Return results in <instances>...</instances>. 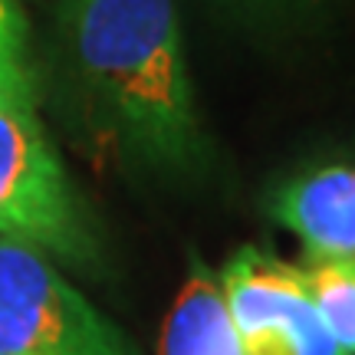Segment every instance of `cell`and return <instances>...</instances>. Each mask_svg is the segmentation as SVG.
<instances>
[{"instance_id": "obj_9", "label": "cell", "mask_w": 355, "mask_h": 355, "mask_svg": "<svg viewBox=\"0 0 355 355\" xmlns=\"http://www.w3.org/2000/svg\"><path fill=\"white\" fill-rule=\"evenodd\" d=\"M230 3H243V7H263V10H279V7H290L300 0H230Z\"/></svg>"}, {"instance_id": "obj_2", "label": "cell", "mask_w": 355, "mask_h": 355, "mask_svg": "<svg viewBox=\"0 0 355 355\" xmlns=\"http://www.w3.org/2000/svg\"><path fill=\"white\" fill-rule=\"evenodd\" d=\"M0 237L50 260L92 270L99 237L63 162L43 135L37 112L0 105Z\"/></svg>"}, {"instance_id": "obj_8", "label": "cell", "mask_w": 355, "mask_h": 355, "mask_svg": "<svg viewBox=\"0 0 355 355\" xmlns=\"http://www.w3.org/2000/svg\"><path fill=\"white\" fill-rule=\"evenodd\" d=\"M0 105L37 112V79L30 66V33L17 0H0Z\"/></svg>"}, {"instance_id": "obj_3", "label": "cell", "mask_w": 355, "mask_h": 355, "mask_svg": "<svg viewBox=\"0 0 355 355\" xmlns=\"http://www.w3.org/2000/svg\"><path fill=\"white\" fill-rule=\"evenodd\" d=\"M0 355H139L46 254L0 237Z\"/></svg>"}, {"instance_id": "obj_5", "label": "cell", "mask_w": 355, "mask_h": 355, "mask_svg": "<svg viewBox=\"0 0 355 355\" xmlns=\"http://www.w3.org/2000/svg\"><path fill=\"white\" fill-rule=\"evenodd\" d=\"M270 214L296 234L303 260H355V158L286 178L270 198Z\"/></svg>"}, {"instance_id": "obj_1", "label": "cell", "mask_w": 355, "mask_h": 355, "mask_svg": "<svg viewBox=\"0 0 355 355\" xmlns=\"http://www.w3.org/2000/svg\"><path fill=\"white\" fill-rule=\"evenodd\" d=\"M73 86L105 139L155 171H191L207 141L175 0H60Z\"/></svg>"}, {"instance_id": "obj_4", "label": "cell", "mask_w": 355, "mask_h": 355, "mask_svg": "<svg viewBox=\"0 0 355 355\" xmlns=\"http://www.w3.org/2000/svg\"><path fill=\"white\" fill-rule=\"evenodd\" d=\"M220 293L243 355H345L306 293L303 266L241 247L220 270Z\"/></svg>"}, {"instance_id": "obj_7", "label": "cell", "mask_w": 355, "mask_h": 355, "mask_svg": "<svg viewBox=\"0 0 355 355\" xmlns=\"http://www.w3.org/2000/svg\"><path fill=\"white\" fill-rule=\"evenodd\" d=\"M306 293L332 343L355 355V260H303Z\"/></svg>"}, {"instance_id": "obj_6", "label": "cell", "mask_w": 355, "mask_h": 355, "mask_svg": "<svg viewBox=\"0 0 355 355\" xmlns=\"http://www.w3.org/2000/svg\"><path fill=\"white\" fill-rule=\"evenodd\" d=\"M158 355H243L217 277L204 263L188 270L162 326Z\"/></svg>"}]
</instances>
